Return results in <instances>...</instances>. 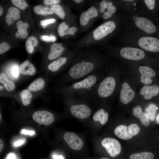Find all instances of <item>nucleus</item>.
<instances>
[{
  "instance_id": "f257e3e1",
  "label": "nucleus",
  "mask_w": 159,
  "mask_h": 159,
  "mask_svg": "<svg viewBox=\"0 0 159 159\" xmlns=\"http://www.w3.org/2000/svg\"><path fill=\"white\" fill-rule=\"evenodd\" d=\"M127 31L144 36L155 33V25L140 10L127 12L123 21Z\"/></svg>"
},
{
  "instance_id": "f03ea898",
  "label": "nucleus",
  "mask_w": 159,
  "mask_h": 159,
  "mask_svg": "<svg viewBox=\"0 0 159 159\" xmlns=\"http://www.w3.org/2000/svg\"><path fill=\"white\" fill-rule=\"evenodd\" d=\"M102 77L101 72L94 73L81 80L72 83L66 86L62 91L66 95L88 97Z\"/></svg>"
},
{
  "instance_id": "7ed1b4c3",
  "label": "nucleus",
  "mask_w": 159,
  "mask_h": 159,
  "mask_svg": "<svg viewBox=\"0 0 159 159\" xmlns=\"http://www.w3.org/2000/svg\"><path fill=\"white\" fill-rule=\"evenodd\" d=\"M96 64L90 61L83 60L73 65L67 72V82L73 83L81 80L98 71Z\"/></svg>"
},
{
  "instance_id": "20e7f679",
  "label": "nucleus",
  "mask_w": 159,
  "mask_h": 159,
  "mask_svg": "<svg viewBox=\"0 0 159 159\" xmlns=\"http://www.w3.org/2000/svg\"><path fill=\"white\" fill-rule=\"evenodd\" d=\"M110 74L101 78L89 95L88 98L104 99L108 98L113 94L116 86V81L114 77Z\"/></svg>"
},
{
  "instance_id": "39448f33",
  "label": "nucleus",
  "mask_w": 159,
  "mask_h": 159,
  "mask_svg": "<svg viewBox=\"0 0 159 159\" xmlns=\"http://www.w3.org/2000/svg\"><path fill=\"white\" fill-rule=\"evenodd\" d=\"M66 96L68 100L72 103L69 111L72 115L82 119L90 117L92 112L91 109L85 103L80 102L82 97Z\"/></svg>"
},
{
  "instance_id": "423d86ee",
  "label": "nucleus",
  "mask_w": 159,
  "mask_h": 159,
  "mask_svg": "<svg viewBox=\"0 0 159 159\" xmlns=\"http://www.w3.org/2000/svg\"><path fill=\"white\" fill-rule=\"evenodd\" d=\"M119 54L123 58L129 60L139 61L146 58V54L144 51L135 47L125 46L119 50Z\"/></svg>"
},
{
  "instance_id": "0eeeda50",
  "label": "nucleus",
  "mask_w": 159,
  "mask_h": 159,
  "mask_svg": "<svg viewBox=\"0 0 159 159\" xmlns=\"http://www.w3.org/2000/svg\"><path fill=\"white\" fill-rule=\"evenodd\" d=\"M140 128L136 124H132L128 126L121 125L117 126L115 129L114 133L118 138L122 140L130 139L138 134Z\"/></svg>"
},
{
  "instance_id": "6e6552de",
  "label": "nucleus",
  "mask_w": 159,
  "mask_h": 159,
  "mask_svg": "<svg viewBox=\"0 0 159 159\" xmlns=\"http://www.w3.org/2000/svg\"><path fill=\"white\" fill-rule=\"evenodd\" d=\"M116 25L112 21L106 22L95 29L92 34L94 38L100 40L112 33L116 29Z\"/></svg>"
},
{
  "instance_id": "1a4fd4ad",
  "label": "nucleus",
  "mask_w": 159,
  "mask_h": 159,
  "mask_svg": "<svg viewBox=\"0 0 159 159\" xmlns=\"http://www.w3.org/2000/svg\"><path fill=\"white\" fill-rule=\"evenodd\" d=\"M101 144L109 155L112 157H116L121 152V144L115 138H105L102 140Z\"/></svg>"
},
{
  "instance_id": "9d476101",
  "label": "nucleus",
  "mask_w": 159,
  "mask_h": 159,
  "mask_svg": "<svg viewBox=\"0 0 159 159\" xmlns=\"http://www.w3.org/2000/svg\"><path fill=\"white\" fill-rule=\"evenodd\" d=\"M63 138L68 145L73 150H80L84 145V143L82 140L73 132H66L63 135Z\"/></svg>"
},
{
  "instance_id": "9b49d317",
  "label": "nucleus",
  "mask_w": 159,
  "mask_h": 159,
  "mask_svg": "<svg viewBox=\"0 0 159 159\" xmlns=\"http://www.w3.org/2000/svg\"><path fill=\"white\" fill-rule=\"evenodd\" d=\"M32 117L36 122L46 125L51 124L54 120V117L52 113L46 110L35 112L33 113Z\"/></svg>"
},
{
  "instance_id": "f8f14e48",
  "label": "nucleus",
  "mask_w": 159,
  "mask_h": 159,
  "mask_svg": "<svg viewBox=\"0 0 159 159\" xmlns=\"http://www.w3.org/2000/svg\"><path fill=\"white\" fill-rule=\"evenodd\" d=\"M121 86L119 96L120 100L123 104H127L133 99L135 93L126 82H124Z\"/></svg>"
},
{
  "instance_id": "ddd939ff",
  "label": "nucleus",
  "mask_w": 159,
  "mask_h": 159,
  "mask_svg": "<svg viewBox=\"0 0 159 159\" xmlns=\"http://www.w3.org/2000/svg\"><path fill=\"white\" fill-rule=\"evenodd\" d=\"M138 70L141 74L140 81L141 82L145 85L151 83L152 82L151 77L156 75L154 70L149 66L143 65L139 66Z\"/></svg>"
},
{
  "instance_id": "4468645a",
  "label": "nucleus",
  "mask_w": 159,
  "mask_h": 159,
  "mask_svg": "<svg viewBox=\"0 0 159 159\" xmlns=\"http://www.w3.org/2000/svg\"><path fill=\"white\" fill-rule=\"evenodd\" d=\"M140 93L145 100H150L159 94V86L157 85L145 86L140 89Z\"/></svg>"
},
{
  "instance_id": "2eb2a0df",
  "label": "nucleus",
  "mask_w": 159,
  "mask_h": 159,
  "mask_svg": "<svg viewBox=\"0 0 159 159\" xmlns=\"http://www.w3.org/2000/svg\"><path fill=\"white\" fill-rule=\"evenodd\" d=\"M65 49L62 44L60 43L52 44L50 47V50L47 58L49 60H52L59 57Z\"/></svg>"
},
{
  "instance_id": "dca6fc26",
  "label": "nucleus",
  "mask_w": 159,
  "mask_h": 159,
  "mask_svg": "<svg viewBox=\"0 0 159 159\" xmlns=\"http://www.w3.org/2000/svg\"><path fill=\"white\" fill-rule=\"evenodd\" d=\"M21 11L17 8L11 7L8 9L5 16L6 21L7 24L10 26L16 21L20 18Z\"/></svg>"
},
{
  "instance_id": "f3484780",
  "label": "nucleus",
  "mask_w": 159,
  "mask_h": 159,
  "mask_svg": "<svg viewBox=\"0 0 159 159\" xmlns=\"http://www.w3.org/2000/svg\"><path fill=\"white\" fill-rule=\"evenodd\" d=\"M97 15L98 12L96 8L92 6L82 13L80 19V24L83 26L86 25L91 19L97 16Z\"/></svg>"
},
{
  "instance_id": "a211bd4d",
  "label": "nucleus",
  "mask_w": 159,
  "mask_h": 159,
  "mask_svg": "<svg viewBox=\"0 0 159 159\" xmlns=\"http://www.w3.org/2000/svg\"><path fill=\"white\" fill-rule=\"evenodd\" d=\"M132 113L135 116L139 119L144 126H148L150 125V123L148 116L147 113L143 112L140 106H135L132 109Z\"/></svg>"
},
{
  "instance_id": "6ab92c4d",
  "label": "nucleus",
  "mask_w": 159,
  "mask_h": 159,
  "mask_svg": "<svg viewBox=\"0 0 159 159\" xmlns=\"http://www.w3.org/2000/svg\"><path fill=\"white\" fill-rule=\"evenodd\" d=\"M19 71L20 74L24 75L33 76L36 73L35 66L28 60L24 61L20 64Z\"/></svg>"
},
{
  "instance_id": "aec40b11",
  "label": "nucleus",
  "mask_w": 159,
  "mask_h": 159,
  "mask_svg": "<svg viewBox=\"0 0 159 159\" xmlns=\"http://www.w3.org/2000/svg\"><path fill=\"white\" fill-rule=\"evenodd\" d=\"M29 26V24L27 22H23L21 20L18 21L16 23L18 31L15 34L16 37L22 39L26 38L28 36L27 29Z\"/></svg>"
},
{
  "instance_id": "412c9836",
  "label": "nucleus",
  "mask_w": 159,
  "mask_h": 159,
  "mask_svg": "<svg viewBox=\"0 0 159 159\" xmlns=\"http://www.w3.org/2000/svg\"><path fill=\"white\" fill-rule=\"evenodd\" d=\"M67 58L63 57L59 58L49 64L47 66L48 69L52 72L58 71L61 67L66 64L67 62Z\"/></svg>"
},
{
  "instance_id": "4be33fe9",
  "label": "nucleus",
  "mask_w": 159,
  "mask_h": 159,
  "mask_svg": "<svg viewBox=\"0 0 159 159\" xmlns=\"http://www.w3.org/2000/svg\"><path fill=\"white\" fill-rule=\"evenodd\" d=\"M109 114L103 109L100 108L97 110L93 116V120L99 122L102 125H105L107 121Z\"/></svg>"
},
{
  "instance_id": "5701e85b",
  "label": "nucleus",
  "mask_w": 159,
  "mask_h": 159,
  "mask_svg": "<svg viewBox=\"0 0 159 159\" xmlns=\"http://www.w3.org/2000/svg\"><path fill=\"white\" fill-rule=\"evenodd\" d=\"M45 82L41 77H39L33 81L28 87L27 89L32 92H38L44 87Z\"/></svg>"
},
{
  "instance_id": "b1692460",
  "label": "nucleus",
  "mask_w": 159,
  "mask_h": 159,
  "mask_svg": "<svg viewBox=\"0 0 159 159\" xmlns=\"http://www.w3.org/2000/svg\"><path fill=\"white\" fill-rule=\"evenodd\" d=\"M0 82L3 84L5 89L8 92H12L16 88L14 83L9 80L5 74L3 72L0 74Z\"/></svg>"
},
{
  "instance_id": "393cba45",
  "label": "nucleus",
  "mask_w": 159,
  "mask_h": 159,
  "mask_svg": "<svg viewBox=\"0 0 159 159\" xmlns=\"http://www.w3.org/2000/svg\"><path fill=\"white\" fill-rule=\"evenodd\" d=\"M38 44V41L37 37L31 36L28 37L25 42V47L27 52L29 54L33 53L34 47Z\"/></svg>"
},
{
  "instance_id": "a878e982",
  "label": "nucleus",
  "mask_w": 159,
  "mask_h": 159,
  "mask_svg": "<svg viewBox=\"0 0 159 159\" xmlns=\"http://www.w3.org/2000/svg\"><path fill=\"white\" fill-rule=\"evenodd\" d=\"M20 96L23 105L26 106L31 103L32 95L31 91L28 89L24 90L21 91Z\"/></svg>"
},
{
  "instance_id": "bb28decb",
  "label": "nucleus",
  "mask_w": 159,
  "mask_h": 159,
  "mask_svg": "<svg viewBox=\"0 0 159 159\" xmlns=\"http://www.w3.org/2000/svg\"><path fill=\"white\" fill-rule=\"evenodd\" d=\"M34 11L36 14L42 15H47L54 14L53 12L48 7L42 5H37L34 7Z\"/></svg>"
},
{
  "instance_id": "cd10ccee",
  "label": "nucleus",
  "mask_w": 159,
  "mask_h": 159,
  "mask_svg": "<svg viewBox=\"0 0 159 159\" xmlns=\"http://www.w3.org/2000/svg\"><path fill=\"white\" fill-rule=\"evenodd\" d=\"M153 155L148 152L133 153L129 157V159H154Z\"/></svg>"
},
{
  "instance_id": "c85d7f7f",
  "label": "nucleus",
  "mask_w": 159,
  "mask_h": 159,
  "mask_svg": "<svg viewBox=\"0 0 159 159\" xmlns=\"http://www.w3.org/2000/svg\"><path fill=\"white\" fill-rule=\"evenodd\" d=\"M50 9L61 19H63L65 16V13L62 6L59 4H56L52 5Z\"/></svg>"
},
{
  "instance_id": "c756f323",
  "label": "nucleus",
  "mask_w": 159,
  "mask_h": 159,
  "mask_svg": "<svg viewBox=\"0 0 159 159\" xmlns=\"http://www.w3.org/2000/svg\"><path fill=\"white\" fill-rule=\"evenodd\" d=\"M157 107L154 104H150L147 108L146 111L149 119L151 121L154 120Z\"/></svg>"
},
{
  "instance_id": "7c9ffc66",
  "label": "nucleus",
  "mask_w": 159,
  "mask_h": 159,
  "mask_svg": "<svg viewBox=\"0 0 159 159\" xmlns=\"http://www.w3.org/2000/svg\"><path fill=\"white\" fill-rule=\"evenodd\" d=\"M69 28L64 22H62L59 25L57 29V32L59 36L63 37L64 35L68 34Z\"/></svg>"
},
{
  "instance_id": "2f4dec72",
  "label": "nucleus",
  "mask_w": 159,
  "mask_h": 159,
  "mask_svg": "<svg viewBox=\"0 0 159 159\" xmlns=\"http://www.w3.org/2000/svg\"><path fill=\"white\" fill-rule=\"evenodd\" d=\"M11 1L14 6L18 9L23 10L25 9L28 6V4L24 0H11Z\"/></svg>"
},
{
  "instance_id": "473e14b6",
  "label": "nucleus",
  "mask_w": 159,
  "mask_h": 159,
  "mask_svg": "<svg viewBox=\"0 0 159 159\" xmlns=\"http://www.w3.org/2000/svg\"><path fill=\"white\" fill-rule=\"evenodd\" d=\"M40 39L42 41L46 42H55L57 39V38L55 36L50 35L49 36L47 35H41L40 36Z\"/></svg>"
},
{
  "instance_id": "72a5a7b5",
  "label": "nucleus",
  "mask_w": 159,
  "mask_h": 159,
  "mask_svg": "<svg viewBox=\"0 0 159 159\" xmlns=\"http://www.w3.org/2000/svg\"><path fill=\"white\" fill-rule=\"evenodd\" d=\"M10 48V46L9 44L6 42H3L0 44V54H3L7 51H8Z\"/></svg>"
},
{
  "instance_id": "f704fd0d",
  "label": "nucleus",
  "mask_w": 159,
  "mask_h": 159,
  "mask_svg": "<svg viewBox=\"0 0 159 159\" xmlns=\"http://www.w3.org/2000/svg\"><path fill=\"white\" fill-rule=\"evenodd\" d=\"M56 21V20L55 19H50L41 21L40 24L42 26L45 28L49 24H53Z\"/></svg>"
},
{
  "instance_id": "c9c22d12",
  "label": "nucleus",
  "mask_w": 159,
  "mask_h": 159,
  "mask_svg": "<svg viewBox=\"0 0 159 159\" xmlns=\"http://www.w3.org/2000/svg\"><path fill=\"white\" fill-rule=\"evenodd\" d=\"M60 1L59 0H44L43 3L45 6H48L58 4L60 2Z\"/></svg>"
},
{
  "instance_id": "e433bc0d",
  "label": "nucleus",
  "mask_w": 159,
  "mask_h": 159,
  "mask_svg": "<svg viewBox=\"0 0 159 159\" xmlns=\"http://www.w3.org/2000/svg\"><path fill=\"white\" fill-rule=\"evenodd\" d=\"M19 68L17 66H14L12 69V74L14 77H17L19 75Z\"/></svg>"
},
{
  "instance_id": "4c0bfd02",
  "label": "nucleus",
  "mask_w": 159,
  "mask_h": 159,
  "mask_svg": "<svg viewBox=\"0 0 159 159\" xmlns=\"http://www.w3.org/2000/svg\"><path fill=\"white\" fill-rule=\"evenodd\" d=\"M112 14L106 11L103 14L102 17L104 19H107L111 18L112 16Z\"/></svg>"
},
{
  "instance_id": "58836bf2",
  "label": "nucleus",
  "mask_w": 159,
  "mask_h": 159,
  "mask_svg": "<svg viewBox=\"0 0 159 159\" xmlns=\"http://www.w3.org/2000/svg\"><path fill=\"white\" fill-rule=\"evenodd\" d=\"M106 0H102L100 3V6L101 9L100 10V11L101 12H105V5L106 2Z\"/></svg>"
},
{
  "instance_id": "ea45409f",
  "label": "nucleus",
  "mask_w": 159,
  "mask_h": 159,
  "mask_svg": "<svg viewBox=\"0 0 159 159\" xmlns=\"http://www.w3.org/2000/svg\"><path fill=\"white\" fill-rule=\"evenodd\" d=\"M5 159H18V158L15 154L11 153L8 154Z\"/></svg>"
},
{
  "instance_id": "a19ab883",
  "label": "nucleus",
  "mask_w": 159,
  "mask_h": 159,
  "mask_svg": "<svg viewBox=\"0 0 159 159\" xmlns=\"http://www.w3.org/2000/svg\"><path fill=\"white\" fill-rule=\"evenodd\" d=\"M21 133L25 135H32L34 134L35 132L33 131L25 129H23L21 131Z\"/></svg>"
},
{
  "instance_id": "79ce46f5",
  "label": "nucleus",
  "mask_w": 159,
  "mask_h": 159,
  "mask_svg": "<svg viewBox=\"0 0 159 159\" xmlns=\"http://www.w3.org/2000/svg\"><path fill=\"white\" fill-rule=\"evenodd\" d=\"M107 11H108L112 14L115 13L116 11V6L114 5L111 6Z\"/></svg>"
},
{
  "instance_id": "37998d69",
  "label": "nucleus",
  "mask_w": 159,
  "mask_h": 159,
  "mask_svg": "<svg viewBox=\"0 0 159 159\" xmlns=\"http://www.w3.org/2000/svg\"><path fill=\"white\" fill-rule=\"evenodd\" d=\"M25 142L24 140H19L14 143V145L15 146H19L23 144Z\"/></svg>"
},
{
  "instance_id": "c03bdc74",
  "label": "nucleus",
  "mask_w": 159,
  "mask_h": 159,
  "mask_svg": "<svg viewBox=\"0 0 159 159\" xmlns=\"http://www.w3.org/2000/svg\"><path fill=\"white\" fill-rule=\"evenodd\" d=\"M53 158L54 159H64V157L62 155H53Z\"/></svg>"
},
{
  "instance_id": "a18cd8bd",
  "label": "nucleus",
  "mask_w": 159,
  "mask_h": 159,
  "mask_svg": "<svg viewBox=\"0 0 159 159\" xmlns=\"http://www.w3.org/2000/svg\"><path fill=\"white\" fill-rule=\"evenodd\" d=\"M4 143L3 140L0 139V151H1L4 147Z\"/></svg>"
},
{
  "instance_id": "49530a36",
  "label": "nucleus",
  "mask_w": 159,
  "mask_h": 159,
  "mask_svg": "<svg viewBox=\"0 0 159 159\" xmlns=\"http://www.w3.org/2000/svg\"><path fill=\"white\" fill-rule=\"evenodd\" d=\"M70 29L71 31L74 33L77 31V28L75 27H72L70 28Z\"/></svg>"
},
{
  "instance_id": "de8ad7c7",
  "label": "nucleus",
  "mask_w": 159,
  "mask_h": 159,
  "mask_svg": "<svg viewBox=\"0 0 159 159\" xmlns=\"http://www.w3.org/2000/svg\"><path fill=\"white\" fill-rule=\"evenodd\" d=\"M3 12V9L1 5L0 6V16H1Z\"/></svg>"
},
{
  "instance_id": "09e8293b",
  "label": "nucleus",
  "mask_w": 159,
  "mask_h": 159,
  "mask_svg": "<svg viewBox=\"0 0 159 159\" xmlns=\"http://www.w3.org/2000/svg\"><path fill=\"white\" fill-rule=\"evenodd\" d=\"M156 121L159 124V114H158L156 118Z\"/></svg>"
},
{
  "instance_id": "8fccbe9b",
  "label": "nucleus",
  "mask_w": 159,
  "mask_h": 159,
  "mask_svg": "<svg viewBox=\"0 0 159 159\" xmlns=\"http://www.w3.org/2000/svg\"><path fill=\"white\" fill-rule=\"evenodd\" d=\"M74 1L75 2L77 3H79L82 2L83 1V0H74Z\"/></svg>"
},
{
  "instance_id": "3c124183",
  "label": "nucleus",
  "mask_w": 159,
  "mask_h": 159,
  "mask_svg": "<svg viewBox=\"0 0 159 159\" xmlns=\"http://www.w3.org/2000/svg\"><path fill=\"white\" fill-rule=\"evenodd\" d=\"M4 87L2 85H0V89L1 90H3Z\"/></svg>"
},
{
  "instance_id": "603ef678",
  "label": "nucleus",
  "mask_w": 159,
  "mask_h": 159,
  "mask_svg": "<svg viewBox=\"0 0 159 159\" xmlns=\"http://www.w3.org/2000/svg\"><path fill=\"white\" fill-rule=\"evenodd\" d=\"M100 159H109L107 158H102Z\"/></svg>"
},
{
  "instance_id": "864d4df0",
  "label": "nucleus",
  "mask_w": 159,
  "mask_h": 159,
  "mask_svg": "<svg viewBox=\"0 0 159 159\" xmlns=\"http://www.w3.org/2000/svg\"><path fill=\"white\" fill-rule=\"evenodd\" d=\"M1 113H0V121H1Z\"/></svg>"
}]
</instances>
